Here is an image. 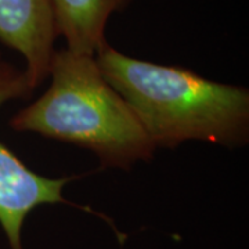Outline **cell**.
<instances>
[{
  "mask_svg": "<svg viewBox=\"0 0 249 249\" xmlns=\"http://www.w3.org/2000/svg\"><path fill=\"white\" fill-rule=\"evenodd\" d=\"M34 93L25 71L0 54V107L11 100L29 98ZM78 176L50 178L31 170L0 142V226L10 249L22 248V227L27 216L40 205L68 204L64 187Z\"/></svg>",
  "mask_w": 249,
  "mask_h": 249,
  "instance_id": "3",
  "label": "cell"
},
{
  "mask_svg": "<svg viewBox=\"0 0 249 249\" xmlns=\"http://www.w3.org/2000/svg\"><path fill=\"white\" fill-rule=\"evenodd\" d=\"M104 79L124 98L155 148L199 140L229 148L249 142V90L176 65L142 61L106 42L96 53Z\"/></svg>",
  "mask_w": 249,
  "mask_h": 249,
  "instance_id": "1",
  "label": "cell"
},
{
  "mask_svg": "<svg viewBox=\"0 0 249 249\" xmlns=\"http://www.w3.org/2000/svg\"><path fill=\"white\" fill-rule=\"evenodd\" d=\"M57 37L50 0H0V42L25 58L34 90L49 76Z\"/></svg>",
  "mask_w": 249,
  "mask_h": 249,
  "instance_id": "4",
  "label": "cell"
},
{
  "mask_svg": "<svg viewBox=\"0 0 249 249\" xmlns=\"http://www.w3.org/2000/svg\"><path fill=\"white\" fill-rule=\"evenodd\" d=\"M43 96L10 119L21 133L73 144L91 151L106 168L129 170L150 160L155 145L133 109L98 70L96 57L54 52Z\"/></svg>",
  "mask_w": 249,
  "mask_h": 249,
  "instance_id": "2",
  "label": "cell"
},
{
  "mask_svg": "<svg viewBox=\"0 0 249 249\" xmlns=\"http://www.w3.org/2000/svg\"><path fill=\"white\" fill-rule=\"evenodd\" d=\"M58 36L70 52L94 57L107 42L106 28L112 14L127 9L133 0H50Z\"/></svg>",
  "mask_w": 249,
  "mask_h": 249,
  "instance_id": "5",
  "label": "cell"
}]
</instances>
